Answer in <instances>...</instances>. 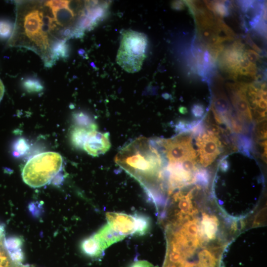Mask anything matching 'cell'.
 Instances as JSON below:
<instances>
[{
	"label": "cell",
	"instance_id": "6da1fadb",
	"mask_svg": "<svg viewBox=\"0 0 267 267\" xmlns=\"http://www.w3.org/2000/svg\"><path fill=\"white\" fill-rule=\"evenodd\" d=\"M16 20L10 46L38 54L51 67L64 53L74 34L75 2L67 0H21L16 2Z\"/></svg>",
	"mask_w": 267,
	"mask_h": 267
},
{
	"label": "cell",
	"instance_id": "7a4b0ae2",
	"mask_svg": "<svg viewBox=\"0 0 267 267\" xmlns=\"http://www.w3.org/2000/svg\"><path fill=\"white\" fill-rule=\"evenodd\" d=\"M116 163L135 178L149 197L155 192V182L161 180L165 159L156 139L138 137L121 149Z\"/></svg>",
	"mask_w": 267,
	"mask_h": 267
},
{
	"label": "cell",
	"instance_id": "3957f363",
	"mask_svg": "<svg viewBox=\"0 0 267 267\" xmlns=\"http://www.w3.org/2000/svg\"><path fill=\"white\" fill-rule=\"evenodd\" d=\"M63 159L59 153L45 152L38 154L24 166L22 177L24 182L33 188H39L49 183L60 171Z\"/></svg>",
	"mask_w": 267,
	"mask_h": 267
},
{
	"label": "cell",
	"instance_id": "277c9868",
	"mask_svg": "<svg viewBox=\"0 0 267 267\" xmlns=\"http://www.w3.org/2000/svg\"><path fill=\"white\" fill-rule=\"evenodd\" d=\"M147 44L144 34L131 30L124 32L116 57L118 65L128 73L139 71L146 57Z\"/></svg>",
	"mask_w": 267,
	"mask_h": 267
},
{
	"label": "cell",
	"instance_id": "5b68a950",
	"mask_svg": "<svg viewBox=\"0 0 267 267\" xmlns=\"http://www.w3.org/2000/svg\"><path fill=\"white\" fill-rule=\"evenodd\" d=\"M169 163L180 162L186 159H196V153L191 144V137L184 133L173 138L156 139Z\"/></svg>",
	"mask_w": 267,
	"mask_h": 267
},
{
	"label": "cell",
	"instance_id": "8992f818",
	"mask_svg": "<svg viewBox=\"0 0 267 267\" xmlns=\"http://www.w3.org/2000/svg\"><path fill=\"white\" fill-rule=\"evenodd\" d=\"M196 144L202 166L206 167L211 164L221 152L222 144L216 134L208 131L199 134Z\"/></svg>",
	"mask_w": 267,
	"mask_h": 267
},
{
	"label": "cell",
	"instance_id": "52a82bcc",
	"mask_svg": "<svg viewBox=\"0 0 267 267\" xmlns=\"http://www.w3.org/2000/svg\"><path fill=\"white\" fill-rule=\"evenodd\" d=\"M247 86V84L243 82L228 85L231 102L241 122H250L252 120V114L246 96Z\"/></svg>",
	"mask_w": 267,
	"mask_h": 267
},
{
	"label": "cell",
	"instance_id": "ba28073f",
	"mask_svg": "<svg viewBox=\"0 0 267 267\" xmlns=\"http://www.w3.org/2000/svg\"><path fill=\"white\" fill-rule=\"evenodd\" d=\"M244 45L240 40L235 41L220 54L219 64L222 69L228 73L233 79H237L236 70L243 55Z\"/></svg>",
	"mask_w": 267,
	"mask_h": 267
},
{
	"label": "cell",
	"instance_id": "9c48e42d",
	"mask_svg": "<svg viewBox=\"0 0 267 267\" xmlns=\"http://www.w3.org/2000/svg\"><path fill=\"white\" fill-rule=\"evenodd\" d=\"M110 145L108 133H102L96 129H91L85 135L82 147L89 155L97 156L107 152Z\"/></svg>",
	"mask_w": 267,
	"mask_h": 267
},
{
	"label": "cell",
	"instance_id": "30bf717a",
	"mask_svg": "<svg viewBox=\"0 0 267 267\" xmlns=\"http://www.w3.org/2000/svg\"><path fill=\"white\" fill-rule=\"evenodd\" d=\"M108 224L116 232L126 236L135 231V218L133 215L119 213L106 214Z\"/></svg>",
	"mask_w": 267,
	"mask_h": 267
},
{
	"label": "cell",
	"instance_id": "8fae6325",
	"mask_svg": "<svg viewBox=\"0 0 267 267\" xmlns=\"http://www.w3.org/2000/svg\"><path fill=\"white\" fill-rule=\"evenodd\" d=\"M22 263L18 255L6 244L4 226L0 223V267H28Z\"/></svg>",
	"mask_w": 267,
	"mask_h": 267
},
{
	"label": "cell",
	"instance_id": "7c38bea8",
	"mask_svg": "<svg viewBox=\"0 0 267 267\" xmlns=\"http://www.w3.org/2000/svg\"><path fill=\"white\" fill-rule=\"evenodd\" d=\"M91 236L97 242L103 251L111 245L125 237L114 230L108 224L103 226Z\"/></svg>",
	"mask_w": 267,
	"mask_h": 267
},
{
	"label": "cell",
	"instance_id": "4fadbf2b",
	"mask_svg": "<svg viewBox=\"0 0 267 267\" xmlns=\"http://www.w3.org/2000/svg\"><path fill=\"white\" fill-rule=\"evenodd\" d=\"M218 221L215 216L203 214L201 224L199 226L200 238L202 239H213L218 230Z\"/></svg>",
	"mask_w": 267,
	"mask_h": 267
},
{
	"label": "cell",
	"instance_id": "5bb4252c",
	"mask_svg": "<svg viewBox=\"0 0 267 267\" xmlns=\"http://www.w3.org/2000/svg\"><path fill=\"white\" fill-rule=\"evenodd\" d=\"M80 248L83 254L92 258L101 256L104 252L92 236L85 238L81 242Z\"/></svg>",
	"mask_w": 267,
	"mask_h": 267
},
{
	"label": "cell",
	"instance_id": "9a60e30c",
	"mask_svg": "<svg viewBox=\"0 0 267 267\" xmlns=\"http://www.w3.org/2000/svg\"><path fill=\"white\" fill-rule=\"evenodd\" d=\"M135 218V235H143L149 231L151 226L150 218L146 215L136 213L134 214Z\"/></svg>",
	"mask_w": 267,
	"mask_h": 267
},
{
	"label": "cell",
	"instance_id": "2e32d148",
	"mask_svg": "<svg viewBox=\"0 0 267 267\" xmlns=\"http://www.w3.org/2000/svg\"><path fill=\"white\" fill-rule=\"evenodd\" d=\"M198 264L202 267L216 265L217 259L209 251L203 250L198 254Z\"/></svg>",
	"mask_w": 267,
	"mask_h": 267
},
{
	"label": "cell",
	"instance_id": "e0dca14e",
	"mask_svg": "<svg viewBox=\"0 0 267 267\" xmlns=\"http://www.w3.org/2000/svg\"><path fill=\"white\" fill-rule=\"evenodd\" d=\"M212 11L216 17L219 18L229 15V10L225 1H213Z\"/></svg>",
	"mask_w": 267,
	"mask_h": 267
},
{
	"label": "cell",
	"instance_id": "ac0fdd59",
	"mask_svg": "<svg viewBox=\"0 0 267 267\" xmlns=\"http://www.w3.org/2000/svg\"><path fill=\"white\" fill-rule=\"evenodd\" d=\"M198 230L199 226L196 220L186 222L181 230L187 236L192 238L197 237Z\"/></svg>",
	"mask_w": 267,
	"mask_h": 267
},
{
	"label": "cell",
	"instance_id": "d6986e66",
	"mask_svg": "<svg viewBox=\"0 0 267 267\" xmlns=\"http://www.w3.org/2000/svg\"><path fill=\"white\" fill-rule=\"evenodd\" d=\"M23 86L29 91H39L42 89L41 82L35 78H28L23 82Z\"/></svg>",
	"mask_w": 267,
	"mask_h": 267
},
{
	"label": "cell",
	"instance_id": "ffe728a7",
	"mask_svg": "<svg viewBox=\"0 0 267 267\" xmlns=\"http://www.w3.org/2000/svg\"><path fill=\"white\" fill-rule=\"evenodd\" d=\"M194 179L198 184L206 186L209 182V173L204 169L198 170L195 174Z\"/></svg>",
	"mask_w": 267,
	"mask_h": 267
},
{
	"label": "cell",
	"instance_id": "44dd1931",
	"mask_svg": "<svg viewBox=\"0 0 267 267\" xmlns=\"http://www.w3.org/2000/svg\"><path fill=\"white\" fill-rule=\"evenodd\" d=\"M12 23L6 20H0V38H6L12 34L13 30Z\"/></svg>",
	"mask_w": 267,
	"mask_h": 267
},
{
	"label": "cell",
	"instance_id": "7402d4cb",
	"mask_svg": "<svg viewBox=\"0 0 267 267\" xmlns=\"http://www.w3.org/2000/svg\"><path fill=\"white\" fill-rule=\"evenodd\" d=\"M238 145L240 149L243 153H245L246 155L249 153V149L251 147V144L249 138L240 136L238 140Z\"/></svg>",
	"mask_w": 267,
	"mask_h": 267
},
{
	"label": "cell",
	"instance_id": "603a6c76",
	"mask_svg": "<svg viewBox=\"0 0 267 267\" xmlns=\"http://www.w3.org/2000/svg\"><path fill=\"white\" fill-rule=\"evenodd\" d=\"M243 55L252 64H256V62L259 59L260 55L255 51L252 49L245 50Z\"/></svg>",
	"mask_w": 267,
	"mask_h": 267
},
{
	"label": "cell",
	"instance_id": "cb8c5ba5",
	"mask_svg": "<svg viewBox=\"0 0 267 267\" xmlns=\"http://www.w3.org/2000/svg\"><path fill=\"white\" fill-rule=\"evenodd\" d=\"M192 112L194 116L196 117H201L204 114V108L201 104H195L192 107Z\"/></svg>",
	"mask_w": 267,
	"mask_h": 267
},
{
	"label": "cell",
	"instance_id": "d4e9b609",
	"mask_svg": "<svg viewBox=\"0 0 267 267\" xmlns=\"http://www.w3.org/2000/svg\"><path fill=\"white\" fill-rule=\"evenodd\" d=\"M130 267H154L146 261H138L133 263Z\"/></svg>",
	"mask_w": 267,
	"mask_h": 267
},
{
	"label": "cell",
	"instance_id": "484cf974",
	"mask_svg": "<svg viewBox=\"0 0 267 267\" xmlns=\"http://www.w3.org/2000/svg\"><path fill=\"white\" fill-rule=\"evenodd\" d=\"M174 8L177 9H182L185 8V5L182 1H178L174 2L173 5Z\"/></svg>",
	"mask_w": 267,
	"mask_h": 267
},
{
	"label": "cell",
	"instance_id": "4316f807",
	"mask_svg": "<svg viewBox=\"0 0 267 267\" xmlns=\"http://www.w3.org/2000/svg\"><path fill=\"white\" fill-rule=\"evenodd\" d=\"M221 169L222 171H226L228 168V165L226 160H224L221 162L220 165Z\"/></svg>",
	"mask_w": 267,
	"mask_h": 267
},
{
	"label": "cell",
	"instance_id": "83f0119b",
	"mask_svg": "<svg viewBox=\"0 0 267 267\" xmlns=\"http://www.w3.org/2000/svg\"><path fill=\"white\" fill-rule=\"evenodd\" d=\"M4 93V85L0 79V102L2 99Z\"/></svg>",
	"mask_w": 267,
	"mask_h": 267
}]
</instances>
